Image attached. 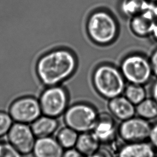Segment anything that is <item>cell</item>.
<instances>
[{
    "label": "cell",
    "instance_id": "7",
    "mask_svg": "<svg viewBox=\"0 0 157 157\" xmlns=\"http://www.w3.org/2000/svg\"><path fill=\"white\" fill-rule=\"evenodd\" d=\"M9 113L16 122L31 124L42 113L39 101L33 97L23 96L11 105Z\"/></svg>",
    "mask_w": 157,
    "mask_h": 157
},
{
    "label": "cell",
    "instance_id": "28",
    "mask_svg": "<svg viewBox=\"0 0 157 157\" xmlns=\"http://www.w3.org/2000/svg\"><path fill=\"white\" fill-rule=\"evenodd\" d=\"M152 13H153V17L155 20L157 21V6L155 7V8L152 10Z\"/></svg>",
    "mask_w": 157,
    "mask_h": 157
},
{
    "label": "cell",
    "instance_id": "1",
    "mask_svg": "<svg viewBox=\"0 0 157 157\" xmlns=\"http://www.w3.org/2000/svg\"><path fill=\"white\" fill-rule=\"evenodd\" d=\"M77 67V59L67 49H57L41 56L36 64L39 79L46 86L59 85L74 74Z\"/></svg>",
    "mask_w": 157,
    "mask_h": 157
},
{
    "label": "cell",
    "instance_id": "20",
    "mask_svg": "<svg viewBox=\"0 0 157 157\" xmlns=\"http://www.w3.org/2000/svg\"><path fill=\"white\" fill-rule=\"evenodd\" d=\"M13 123V120L9 113L0 111V137L8 134Z\"/></svg>",
    "mask_w": 157,
    "mask_h": 157
},
{
    "label": "cell",
    "instance_id": "11",
    "mask_svg": "<svg viewBox=\"0 0 157 157\" xmlns=\"http://www.w3.org/2000/svg\"><path fill=\"white\" fill-rule=\"evenodd\" d=\"M64 152L57 140L50 136L37 138L32 153L34 157H62Z\"/></svg>",
    "mask_w": 157,
    "mask_h": 157
},
{
    "label": "cell",
    "instance_id": "25",
    "mask_svg": "<svg viewBox=\"0 0 157 157\" xmlns=\"http://www.w3.org/2000/svg\"><path fill=\"white\" fill-rule=\"evenodd\" d=\"M150 61L153 74L157 77V48L152 53Z\"/></svg>",
    "mask_w": 157,
    "mask_h": 157
},
{
    "label": "cell",
    "instance_id": "19",
    "mask_svg": "<svg viewBox=\"0 0 157 157\" xmlns=\"http://www.w3.org/2000/svg\"><path fill=\"white\" fill-rule=\"evenodd\" d=\"M124 96L135 106H137L146 97V92L142 85L130 84L126 86L124 91Z\"/></svg>",
    "mask_w": 157,
    "mask_h": 157
},
{
    "label": "cell",
    "instance_id": "27",
    "mask_svg": "<svg viewBox=\"0 0 157 157\" xmlns=\"http://www.w3.org/2000/svg\"><path fill=\"white\" fill-rule=\"evenodd\" d=\"M151 34L153 35L155 38L157 40V23L155 24V25L154 26Z\"/></svg>",
    "mask_w": 157,
    "mask_h": 157
},
{
    "label": "cell",
    "instance_id": "26",
    "mask_svg": "<svg viewBox=\"0 0 157 157\" xmlns=\"http://www.w3.org/2000/svg\"><path fill=\"white\" fill-rule=\"evenodd\" d=\"M151 94L152 96V99L157 104V80L153 84V86L152 87Z\"/></svg>",
    "mask_w": 157,
    "mask_h": 157
},
{
    "label": "cell",
    "instance_id": "5",
    "mask_svg": "<svg viewBox=\"0 0 157 157\" xmlns=\"http://www.w3.org/2000/svg\"><path fill=\"white\" fill-rule=\"evenodd\" d=\"M122 74L130 84L144 85L153 74L150 61L140 54H132L125 57L121 64Z\"/></svg>",
    "mask_w": 157,
    "mask_h": 157
},
{
    "label": "cell",
    "instance_id": "9",
    "mask_svg": "<svg viewBox=\"0 0 157 157\" xmlns=\"http://www.w3.org/2000/svg\"><path fill=\"white\" fill-rule=\"evenodd\" d=\"M7 135L9 142L23 155L32 152L36 139L29 124L15 122Z\"/></svg>",
    "mask_w": 157,
    "mask_h": 157
},
{
    "label": "cell",
    "instance_id": "8",
    "mask_svg": "<svg viewBox=\"0 0 157 157\" xmlns=\"http://www.w3.org/2000/svg\"><path fill=\"white\" fill-rule=\"evenodd\" d=\"M151 125L140 117H132L122 121L118 128V135L125 143L140 142L149 139Z\"/></svg>",
    "mask_w": 157,
    "mask_h": 157
},
{
    "label": "cell",
    "instance_id": "4",
    "mask_svg": "<svg viewBox=\"0 0 157 157\" xmlns=\"http://www.w3.org/2000/svg\"><path fill=\"white\" fill-rule=\"evenodd\" d=\"M99 114L90 105L77 103L67 108L64 120L66 125L78 133L92 132L98 121Z\"/></svg>",
    "mask_w": 157,
    "mask_h": 157
},
{
    "label": "cell",
    "instance_id": "6",
    "mask_svg": "<svg viewBox=\"0 0 157 157\" xmlns=\"http://www.w3.org/2000/svg\"><path fill=\"white\" fill-rule=\"evenodd\" d=\"M42 113L44 115L56 118L66 112L68 108V93L59 85L48 86L39 98Z\"/></svg>",
    "mask_w": 157,
    "mask_h": 157
},
{
    "label": "cell",
    "instance_id": "3",
    "mask_svg": "<svg viewBox=\"0 0 157 157\" xmlns=\"http://www.w3.org/2000/svg\"><path fill=\"white\" fill-rule=\"evenodd\" d=\"M92 81L96 91L107 99L121 96L125 87V79L115 66L103 64L97 67L92 76Z\"/></svg>",
    "mask_w": 157,
    "mask_h": 157
},
{
    "label": "cell",
    "instance_id": "13",
    "mask_svg": "<svg viewBox=\"0 0 157 157\" xmlns=\"http://www.w3.org/2000/svg\"><path fill=\"white\" fill-rule=\"evenodd\" d=\"M108 106L113 117L120 121L130 119L134 117L136 113L135 105L125 96H119L110 99Z\"/></svg>",
    "mask_w": 157,
    "mask_h": 157
},
{
    "label": "cell",
    "instance_id": "21",
    "mask_svg": "<svg viewBox=\"0 0 157 157\" xmlns=\"http://www.w3.org/2000/svg\"><path fill=\"white\" fill-rule=\"evenodd\" d=\"M0 157H23V155L10 143L0 142Z\"/></svg>",
    "mask_w": 157,
    "mask_h": 157
},
{
    "label": "cell",
    "instance_id": "17",
    "mask_svg": "<svg viewBox=\"0 0 157 157\" xmlns=\"http://www.w3.org/2000/svg\"><path fill=\"white\" fill-rule=\"evenodd\" d=\"M78 132L66 126L58 132L56 140L64 149H72L76 147Z\"/></svg>",
    "mask_w": 157,
    "mask_h": 157
},
{
    "label": "cell",
    "instance_id": "16",
    "mask_svg": "<svg viewBox=\"0 0 157 157\" xmlns=\"http://www.w3.org/2000/svg\"><path fill=\"white\" fill-rule=\"evenodd\" d=\"M100 144L93 132H86L79 135L75 147L81 153L88 157L100 149Z\"/></svg>",
    "mask_w": 157,
    "mask_h": 157
},
{
    "label": "cell",
    "instance_id": "15",
    "mask_svg": "<svg viewBox=\"0 0 157 157\" xmlns=\"http://www.w3.org/2000/svg\"><path fill=\"white\" fill-rule=\"evenodd\" d=\"M30 126L36 138H43L51 136L57 129L59 122L56 118L43 115L31 123Z\"/></svg>",
    "mask_w": 157,
    "mask_h": 157
},
{
    "label": "cell",
    "instance_id": "12",
    "mask_svg": "<svg viewBox=\"0 0 157 157\" xmlns=\"http://www.w3.org/2000/svg\"><path fill=\"white\" fill-rule=\"evenodd\" d=\"M157 150L150 143H126L119 149L117 157H157Z\"/></svg>",
    "mask_w": 157,
    "mask_h": 157
},
{
    "label": "cell",
    "instance_id": "22",
    "mask_svg": "<svg viewBox=\"0 0 157 157\" xmlns=\"http://www.w3.org/2000/svg\"><path fill=\"white\" fill-rule=\"evenodd\" d=\"M149 140L150 143L157 151V122L151 127Z\"/></svg>",
    "mask_w": 157,
    "mask_h": 157
},
{
    "label": "cell",
    "instance_id": "24",
    "mask_svg": "<svg viewBox=\"0 0 157 157\" xmlns=\"http://www.w3.org/2000/svg\"><path fill=\"white\" fill-rule=\"evenodd\" d=\"M88 157H113L112 153L108 149L100 148L95 153Z\"/></svg>",
    "mask_w": 157,
    "mask_h": 157
},
{
    "label": "cell",
    "instance_id": "14",
    "mask_svg": "<svg viewBox=\"0 0 157 157\" xmlns=\"http://www.w3.org/2000/svg\"><path fill=\"white\" fill-rule=\"evenodd\" d=\"M155 24L152 11H147L132 17L130 21V28L137 36H147L151 34Z\"/></svg>",
    "mask_w": 157,
    "mask_h": 157
},
{
    "label": "cell",
    "instance_id": "2",
    "mask_svg": "<svg viewBox=\"0 0 157 157\" xmlns=\"http://www.w3.org/2000/svg\"><path fill=\"white\" fill-rule=\"evenodd\" d=\"M86 32L87 36L96 44L109 45L119 36V23L109 11L98 9L91 13L88 18Z\"/></svg>",
    "mask_w": 157,
    "mask_h": 157
},
{
    "label": "cell",
    "instance_id": "18",
    "mask_svg": "<svg viewBox=\"0 0 157 157\" xmlns=\"http://www.w3.org/2000/svg\"><path fill=\"white\" fill-rule=\"evenodd\" d=\"M136 113L145 120L157 117V104L153 99H145L136 106Z\"/></svg>",
    "mask_w": 157,
    "mask_h": 157
},
{
    "label": "cell",
    "instance_id": "23",
    "mask_svg": "<svg viewBox=\"0 0 157 157\" xmlns=\"http://www.w3.org/2000/svg\"><path fill=\"white\" fill-rule=\"evenodd\" d=\"M62 157H87L81 153L76 149H72L66 150L64 152L63 155Z\"/></svg>",
    "mask_w": 157,
    "mask_h": 157
},
{
    "label": "cell",
    "instance_id": "10",
    "mask_svg": "<svg viewBox=\"0 0 157 157\" xmlns=\"http://www.w3.org/2000/svg\"><path fill=\"white\" fill-rule=\"evenodd\" d=\"M92 132L101 144H112L118 134V128L113 117L102 113L99 114L98 121Z\"/></svg>",
    "mask_w": 157,
    "mask_h": 157
}]
</instances>
